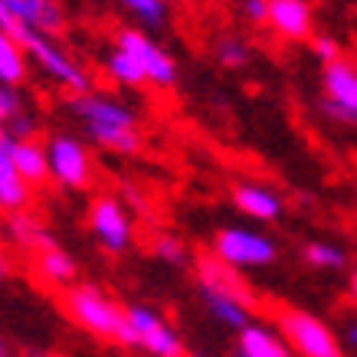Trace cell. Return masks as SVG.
<instances>
[{"label":"cell","mask_w":357,"mask_h":357,"mask_svg":"<svg viewBox=\"0 0 357 357\" xmlns=\"http://www.w3.org/2000/svg\"><path fill=\"white\" fill-rule=\"evenodd\" d=\"M10 158L13 167L26 184H43L50 177V161H46V144L33 138H13L10 144Z\"/></svg>","instance_id":"obj_17"},{"label":"cell","mask_w":357,"mask_h":357,"mask_svg":"<svg viewBox=\"0 0 357 357\" xmlns=\"http://www.w3.org/2000/svg\"><path fill=\"white\" fill-rule=\"evenodd\" d=\"M233 204H236L239 213L259 220V223H272L282 213V197L272 187L252 184V181H243V184L233 187Z\"/></svg>","instance_id":"obj_14"},{"label":"cell","mask_w":357,"mask_h":357,"mask_svg":"<svg viewBox=\"0 0 357 357\" xmlns=\"http://www.w3.org/2000/svg\"><path fill=\"white\" fill-rule=\"evenodd\" d=\"M7 275H10V262H7L3 256H0V282L7 279Z\"/></svg>","instance_id":"obj_30"},{"label":"cell","mask_w":357,"mask_h":357,"mask_svg":"<svg viewBox=\"0 0 357 357\" xmlns=\"http://www.w3.org/2000/svg\"><path fill=\"white\" fill-rule=\"evenodd\" d=\"M69 109L82 121L86 135L96 144L109 148L115 154H138L141 151V128H138V112L128 102H121L105 92H82V96L69 98Z\"/></svg>","instance_id":"obj_1"},{"label":"cell","mask_w":357,"mask_h":357,"mask_svg":"<svg viewBox=\"0 0 357 357\" xmlns=\"http://www.w3.org/2000/svg\"><path fill=\"white\" fill-rule=\"evenodd\" d=\"M115 46H121L125 53H131L138 59L141 73L148 79V86L171 89L174 82H177V76H181L177 59H174L158 40H151L148 33H141L138 26H121V30L115 33Z\"/></svg>","instance_id":"obj_6"},{"label":"cell","mask_w":357,"mask_h":357,"mask_svg":"<svg viewBox=\"0 0 357 357\" xmlns=\"http://www.w3.org/2000/svg\"><path fill=\"white\" fill-rule=\"evenodd\" d=\"M200 298L220 325L233 328V331L249 325V298L239 285H220V282L200 279Z\"/></svg>","instance_id":"obj_13"},{"label":"cell","mask_w":357,"mask_h":357,"mask_svg":"<svg viewBox=\"0 0 357 357\" xmlns=\"http://www.w3.org/2000/svg\"><path fill=\"white\" fill-rule=\"evenodd\" d=\"M36 266L43 272V279L56 282V285H69L76 279V259L59 246H43L40 256H36Z\"/></svg>","instance_id":"obj_21"},{"label":"cell","mask_w":357,"mask_h":357,"mask_svg":"<svg viewBox=\"0 0 357 357\" xmlns=\"http://www.w3.org/2000/svg\"><path fill=\"white\" fill-rule=\"evenodd\" d=\"M66 10L59 0H0V30H7L17 40H26L30 33L59 36L66 30Z\"/></svg>","instance_id":"obj_4"},{"label":"cell","mask_w":357,"mask_h":357,"mask_svg":"<svg viewBox=\"0 0 357 357\" xmlns=\"http://www.w3.org/2000/svg\"><path fill=\"white\" fill-rule=\"evenodd\" d=\"M236 354L239 357H292V351H289V341H282L272 328L249 321L246 328H239Z\"/></svg>","instance_id":"obj_16"},{"label":"cell","mask_w":357,"mask_h":357,"mask_svg":"<svg viewBox=\"0 0 357 357\" xmlns=\"http://www.w3.org/2000/svg\"><path fill=\"white\" fill-rule=\"evenodd\" d=\"M213 56H217V63L223 69H243L252 59V50L239 33H223V36L213 40Z\"/></svg>","instance_id":"obj_22"},{"label":"cell","mask_w":357,"mask_h":357,"mask_svg":"<svg viewBox=\"0 0 357 357\" xmlns=\"http://www.w3.org/2000/svg\"><path fill=\"white\" fill-rule=\"evenodd\" d=\"M26 76H30V59L23 43L7 30H0V82L17 89L26 82Z\"/></svg>","instance_id":"obj_18"},{"label":"cell","mask_w":357,"mask_h":357,"mask_svg":"<svg viewBox=\"0 0 357 357\" xmlns=\"http://www.w3.org/2000/svg\"><path fill=\"white\" fill-rule=\"evenodd\" d=\"M128 325L135 328V337L144 351H151L154 357H181L184 354V341L174 331L161 314L148 308V305H128L125 308Z\"/></svg>","instance_id":"obj_11"},{"label":"cell","mask_w":357,"mask_h":357,"mask_svg":"<svg viewBox=\"0 0 357 357\" xmlns=\"http://www.w3.org/2000/svg\"><path fill=\"white\" fill-rule=\"evenodd\" d=\"M89 227H92V236L102 243V249H109L115 256L131 249V243H135V223H131L128 210L121 206V200H115V197H96L92 200Z\"/></svg>","instance_id":"obj_9"},{"label":"cell","mask_w":357,"mask_h":357,"mask_svg":"<svg viewBox=\"0 0 357 357\" xmlns=\"http://www.w3.org/2000/svg\"><path fill=\"white\" fill-rule=\"evenodd\" d=\"M23 50H26V59H30L46 79H53L59 89L73 92V96H82V92H92V73L79 63L76 56L69 53L56 36H46V33H30L23 40Z\"/></svg>","instance_id":"obj_3"},{"label":"cell","mask_w":357,"mask_h":357,"mask_svg":"<svg viewBox=\"0 0 357 357\" xmlns=\"http://www.w3.org/2000/svg\"><path fill=\"white\" fill-rule=\"evenodd\" d=\"M312 53H314V59H321V63H335V59H341V43H337L331 33H314Z\"/></svg>","instance_id":"obj_27"},{"label":"cell","mask_w":357,"mask_h":357,"mask_svg":"<svg viewBox=\"0 0 357 357\" xmlns=\"http://www.w3.org/2000/svg\"><path fill=\"white\" fill-rule=\"evenodd\" d=\"M302 256L305 262L312 266V269H341L347 262V252L337 243H308V246L302 249Z\"/></svg>","instance_id":"obj_24"},{"label":"cell","mask_w":357,"mask_h":357,"mask_svg":"<svg viewBox=\"0 0 357 357\" xmlns=\"http://www.w3.org/2000/svg\"><path fill=\"white\" fill-rule=\"evenodd\" d=\"M321 89H325V112L337 121H357V66L351 59H335L321 69Z\"/></svg>","instance_id":"obj_10"},{"label":"cell","mask_w":357,"mask_h":357,"mask_svg":"<svg viewBox=\"0 0 357 357\" xmlns=\"http://www.w3.org/2000/svg\"><path fill=\"white\" fill-rule=\"evenodd\" d=\"M347 341H351V344L357 347V321H354V325H351V328H347Z\"/></svg>","instance_id":"obj_31"},{"label":"cell","mask_w":357,"mask_h":357,"mask_svg":"<svg viewBox=\"0 0 357 357\" xmlns=\"http://www.w3.org/2000/svg\"><path fill=\"white\" fill-rule=\"evenodd\" d=\"M13 135L7 128H0V206L3 210H23L30 200V184L23 181L10 158Z\"/></svg>","instance_id":"obj_15"},{"label":"cell","mask_w":357,"mask_h":357,"mask_svg":"<svg viewBox=\"0 0 357 357\" xmlns=\"http://www.w3.org/2000/svg\"><path fill=\"white\" fill-rule=\"evenodd\" d=\"M7 233H10L13 243H20V246H53L50 236H46V229L36 223L33 217H26L23 210H10V220H7Z\"/></svg>","instance_id":"obj_23"},{"label":"cell","mask_w":357,"mask_h":357,"mask_svg":"<svg viewBox=\"0 0 357 357\" xmlns=\"http://www.w3.org/2000/svg\"><path fill=\"white\" fill-rule=\"evenodd\" d=\"M154 256L161 262H184V243L171 233H161L154 239Z\"/></svg>","instance_id":"obj_26"},{"label":"cell","mask_w":357,"mask_h":357,"mask_svg":"<svg viewBox=\"0 0 357 357\" xmlns=\"http://www.w3.org/2000/svg\"><path fill=\"white\" fill-rule=\"evenodd\" d=\"M105 76L115 82V86H125V89H141L148 86V79L141 73L138 59L131 53H125L121 46H112L109 53H105Z\"/></svg>","instance_id":"obj_19"},{"label":"cell","mask_w":357,"mask_h":357,"mask_svg":"<svg viewBox=\"0 0 357 357\" xmlns=\"http://www.w3.org/2000/svg\"><path fill=\"white\" fill-rule=\"evenodd\" d=\"M20 112H23L20 92H17L13 86H3V82H0V128H7L10 119H17Z\"/></svg>","instance_id":"obj_25"},{"label":"cell","mask_w":357,"mask_h":357,"mask_svg":"<svg viewBox=\"0 0 357 357\" xmlns=\"http://www.w3.org/2000/svg\"><path fill=\"white\" fill-rule=\"evenodd\" d=\"M213 256L229 269H259V266L275 262L279 246H275V239L259 233V229L227 227L213 239Z\"/></svg>","instance_id":"obj_5"},{"label":"cell","mask_w":357,"mask_h":357,"mask_svg":"<svg viewBox=\"0 0 357 357\" xmlns=\"http://www.w3.org/2000/svg\"><path fill=\"white\" fill-rule=\"evenodd\" d=\"M351 298L357 302V269H354V275H351Z\"/></svg>","instance_id":"obj_32"},{"label":"cell","mask_w":357,"mask_h":357,"mask_svg":"<svg viewBox=\"0 0 357 357\" xmlns=\"http://www.w3.org/2000/svg\"><path fill=\"white\" fill-rule=\"evenodd\" d=\"M279 331L285 335L289 347L298 351L302 357H341V344H337V335L331 328L314 318L308 312H282L279 314Z\"/></svg>","instance_id":"obj_7"},{"label":"cell","mask_w":357,"mask_h":357,"mask_svg":"<svg viewBox=\"0 0 357 357\" xmlns=\"http://www.w3.org/2000/svg\"><path fill=\"white\" fill-rule=\"evenodd\" d=\"M7 131H10L13 138H33V135H36V119H33L30 112H20L17 119H10Z\"/></svg>","instance_id":"obj_28"},{"label":"cell","mask_w":357,"mask_h":357,"mask_svg":"<svg viewBox=\"0 0 357 357\" xmlns=\"http://www.w3.org/2000/svg\"><path fill=\"white\" fill-rule=\"evenodd\" d=\"M50 177L66 190H86L92 184V154L73 135H53L46 141Z\"/></svg>","instance_id":"obj_8"},{"label":"cell","mask_w":357,"mask_h":357,"mask_svg":"<svg viewBox=\"0 0 357 357\" xmlns=\"http://www.w3.org/2000/svg\"><path fill=\"white\" fill-rule=\"evenodd\" d=\"M69 314L86 331H92L98 337H109V341H119V344H138L135 328L125 318V308L119 302H112L105 292L92 289V285H76L69 292Z\"/></svg>","instance_id":"obj_2"},{"label":"cell","mask_w":357,"mask_h":357,"mask_svg":"<svg viewBox=\"0 0 357 357\" xmlns=\"http://www.w3.org/2000/svg\"><path fill=\"white\" fill-rule=\"evenodd\" d=\"M0 357H7V354H3V351H0Z\"/></svg>","instance_id":"obj_33"},{"label":"cell","mask_w":357,"mask_h":357,"mask_svg":"<svg viewBox=\"0 0 357 357\" xmlns=\"http://www.w3.org/2000/svg\"><path fill=\"white\" fill-rule=\"evenodd\" d=\"M269 26L285 43H302L314 36V10L312 0H269Z\"/></svg>","instance_id":"obj_12"},{"label":"cell","mask_w":357,"mask_h":357,"mask_svg":"<svg viewBox=\"0 0 357 357\" xmlns=\"http://www.w3.org/2000/svg\"><path fill=\"white\" fill-rule=\"evenodd\" d=\"M243 17H246L252 26L266 23V17H269V0H243Z\"/></svg>","instance_id":"obj_29"},{"label":"cell","mask_w":357,"mask_h":357,"mask_svg":"<svg viewBox=\"0 0 357 357\" xmlns=\"http://www.w3.org/2000/svg\"><path fill=\"white\" fill-rule=\"evenodd\" d=\"M144 30H164L171 20V0H115Z\"/></svg>","instance_id":"obj_20"}]
</instances>
